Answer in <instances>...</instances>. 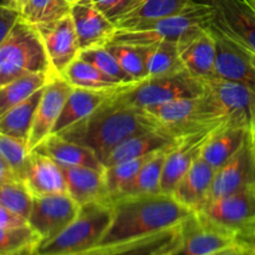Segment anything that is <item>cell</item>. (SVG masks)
<instances>
[{
    "label": "cell",
    "instance_id": "603a6c76",
    "mask_svg": "<svg viewBox=\"0 0 255 255\" xmlns=\"http://www.w3.org/2000/svg\"><path fill=\"white\" fill-rule=\"evenodd\" d=\"M177 141L178 138L172 136L161 127L133 134L129 138L125 139L110 153V156L105 161V168L112 164L120 163V162L141 158V157L149 156L163 149L172 148L177 143Z\"/></svg>",
    "mask_w": 255,
    "mask_h": 255
},
{
    "label": "cell",
    "instance_id": "e0dca14e",
    "mask_svg": "<svg viewBox=\"0 0 255 255\" xmlns=\"http://www.w3.org/2000/svg\"><path fill=\"white\" fill-rule=\"evenodd\" d=\"M70 15L74 21L81 51L107 45L117 29L116 24L92 0H76L72 2L70 5Z\"/></svg>",
    "mask_w": 255,
    "mask_h": 255
},
{
    "label": "cell",
    "instance_id": "e575fe53",
    "mask_svg": "<svg viewBox=\"0 0 255 255\" xmlns=\"http://www.w3.org/2000/svg\"><path fill=\"white\" fill-rule=\"evenodd\" d=\"M193 1L194 0H143L141 5L117 26L129 24V22L158 19V17L177 14L189 6Z\"/></svg>",
    "mask_w": 255,
    "mask_h": 255
},
{
    "label": "cell",
    "instance_id": "bcb514c9",
    "mask_svg": "<svg viewBox=\"0 0 255 255\" xmlns=\"http://www.w3.org/2000/svg\"><path fill=\"white\" fill-rule=\"evenodd\" d=\"M9 255H40V253H39V248H30V249H25V251L17 252V253H12Z\"/></svg>",
    "mask_w": 255,
    "mask_h": 255
},
{
    "label": "cell",
    "instance_id": "44dd1931",
    "mask_svg": "<svg viewBox=\"0 0 255 255\" xmlns=\"http://www.w3.org/2000/svg\"><path fill=\"white\" fill-rule=\"evenodd\" d=\"M24 182L34 197L67 193V184L61 166L36 151L30 152Z\"/></svg>",
    "mask_w": 255,
    "mask_h": 255
},
{
    "label": "cell",
    "instance_id": "30bf717a",
    "mask_svg": "<svg viewBox=\"0 0 255 255\" xmlns=\"http://www.w3.org/2000/svg\"><path fill=\"white\" fill-rule=\"evenodd\" d=\"M239 239L202 214L193 212L178 227V242L167 255H209Z\"/></svg>",
    "mask_w": 255,
    "mask_h": 255
},
{
    "label": "cell",
    "instance_id": "5b68a950",
    "mask_svg": "<svg viewBox=\"0 0 255 255\" xmlns=\"http://www.w3.org/2000/svg\"><path fill=\"white\" fill-rule=\"evenodd\" d=\"M114 218L110 201L91 202L80 207L75 221L56 238L40 244V255H75L100 244Z\"/></svg>",
    "mask_w": 255,
    "mask_h": 255
},
{
    "label": "cell",
    "instance_id": "484cf974",
    "mask_svg": "<svg viewBox=\"0 0 255 255\" xmlns=\"http://www.w3.org/2000/svg\"><path fill=\"white\" fill-rule=\"evenodd\" d=\"M116 90H91L74 87L67 97L61 115L57 119L52 133H60L77 122L82 121L101 106Z\"/></svg>",
    "mask_w": 255,
    "mask_h": 255
},
{
    "label": "cell",
    "instance_id": "d590c367",
    "mask_svg": "<svg viewBox=\"0 0 255 255\" xmlns=\"http://www.w3.org/2000/svg\"><path fill=\"white\" fill-rule=\"evenodd\" d=\"M34 196L24 181H10L0 183V207L21 214L29 219Z\"/></svg>",
    "mask_w": 255,
    "mask_h": 255
},
{
    "label": "cell",
    "instance_id": "2e32d148",
    "mask_svg": "<svg viewBox=\"0 0 255 255\" xmlns=\"http://www.w3.org/2000/svg\"><path fill=\"white\" fill-rule=\"evenodd\" d=\"M72 90L74 86L61 75H54L49 84L45 86L27 143L30 152L50 134H52L57 119L61 115L65 102Z\"/></svg>",
    "mask_w": 255,
    "mask_h": 255
},
{
    "label": "cell",
    "instance_id": "ba28073f",
    "mask_svg": "<svg viewBox=\"0 0 255 255\" xmlns=\"http://www.w3.org/2000/svg\"><path fill=\"white\" fill-rule=\"evenodd\" d=\"M197 213L231 232L239 241L255 236V184L209 201Z\"/></svg>",
    "mask_w": 255,
    "mask_h": 255
},
{
    "label": "cell",
    "instance_id": "83f0119b",
    "mask_svg": "<svg viewBox=\"0 0 255 255\" xmlns=\"http://www.w3.org/2000/svg\"><path fill=\"white\" fill-rule=\"evenodd\" d=\"M44 89L0 115V133L12 137L25 144L29 143L32 124Z\"/></svg>",
    "mask_w": 255,
    "mask_h": 255
},
{
    "label": "cell",
    "instance_id": "3957f363",
    "mask_svg": "<svg viewBox=\"0 0 255 255\" xmlns=\"http://www.w3.org/2000/svg\"><path fill=\"white\" fill-rule=\"evenodd\" d=\"M213 17L209 5L194 0L177 14L120 25L110 42L134 46H151L164 40L178 42L187 34L211 27Z\"/></svg>",
    "mask_w": 255,
    "mask_h": 255
},
{
    "label": "cell",
    "instance_id": "9c48e42d",
    "mask_svg": "<svg viewBox=\"0 0 255 255\" xmlns=\"http://www.w3.org/2000/svg\"><path fill=\"white\" fill-rule=\"evenodd\" d=\"M202 81L203 95L222 119L236 126L255 127V90L216 76Z\"/></svg>",
    "mask_w": 255,
    "mask_h": 255
},
{
    "label": "cell",
    "instance_id": "836d02e7",
    "mask_svg": "<svg viewBox=\"0 0 255 255\" xmlns=\"http://www.w3.org/2000/svg\"><path fill=\"white\" fill-rule=\"evenodd\" d=\"M151 156L152 154L141 157V158L120 162V163L112 164V166L105 168V181H106V188L110 201H112L122 193L127 184L136 177L144 162Z\"/></svg>",
    "mask_w": 255,
    "mask_h": 255
},
{
    "label": "cell",
    "instance_id": "4316f807",
    "mask_svg": "<svg viewBox=\"0 0 255 255\" xmlns=\"http://www.w3.org/2000/svg\"><path fill=\"white\" fill-rule=\"evenodd\" d=\"M249 129L226 122L211 134L204 144L202 157L214 168L219 169L239 151Z\"/></svg>",
    "mask_w": 255,
    "mask_h": 255
},
{
    "label": "cell",
    "instance_id": "f35d334b",
    "mask_svg": "<svg viewBox=\"0 0 255 255\" xmlns=\"http://www.w3.org/2000/svg\"><path fill=\"white\" fill-rule=\"evenodd\" d=\"M29 157L30 149L27 144L0 133V162L6 164L21 181H24Z\"/></svg>",
    "mask_w": 255,
    "mask_h": 255
},
{
    "label": "cell",
    "instance_id": "d4e9b609",
    "mask_svg": "<svg viewBox=\"0 0 255 255\" xmlns=\"http://www.w3.org/2000/svg\"><path fill=\"white\" fill-rule=\"evenodd\" d=\"M61 168L66 179L67 193L80 207L91 202L110 201L105 181V171H99L90 167Z\"/></svg>",
    "mask_w": 255,
    "mask_h": 255
},
{
    "label": "cell",
    "instance_id": "d6986e66",
    "mask_svg": "<svg viewBox=\"0 0 255 255\" xmlns=\"http://www.w3.org/2000/svg\"><path fill=\"white\" fill-rule=\"evenodd\" d=\"M178 51L184 70L199 80L214 77L216 39L211 27L187 34L178 41Z\"/></svg>",
    "mask_w": 255,
    "mask_h": 255
},
{
    "label": "cell",
    "instance_id": "ee69618b",
    "mask_svg": "<svg viewBox=\"0 0 255 255\" xmlns=\"http://www.w3.org/2000/svg\"><path fill=\"white\" fill-rule=\"evenodd\" d=\"M209 255H255V247L248 242L238 241Z\"/></svg>",
    "mask_w": 255,
    "mask_h": 255
},
{
    "label": "cell",
    "instance_id": "7dc6e473",
    "mask_svg": "<svg viewBox=\"0 0 255 255\" xmlns=\"http://www.w3.org/2000/svg\"><path fill=\"white\" fill-rule=\"evenodd\" d=\"M248 243H251V244H252V246H254V247H255V236L253 237V238H252V239H251V241H249V242H248Z\"/></svg>",
    "mask_w": 255,
    "mask_h": 255
},
{
    "label": "cell",
    "instance_id": "ffe728a7",
    "mask_svg": "<svg viewBox=\"0 0 255 255\" xmlns=\"http://www.w3.org/2000/svg\"><path fill=\"white\" fill-rule=\"evenodd\" d=\"M216 172L201 156L182 177L172 196L192 212H199L211 201Z\"/></svg>",
    "mask_w": 255,
    "mask_h": 255
},
{
    "label": "cell",
    "instance_id": "f6af8a7d",
    "mask_svg": "<svg viewBox=\"0 0 255 255\" xmlns=\"http://www.w3.org/2000/svg\"><path fill=\"white\" fill-rule=\"evenodd\" d=\"M27 4H29V0H1V5L16 9L21 12H24Z\"/></svg>",
    "mask_w": 255,
    "mask_h": 255
},
{
    "label": "cell",
    "instance_id": "cb8c5ba5",
    "mask_svg": "<svg viewBox=\"0 0 255 255\" xmlns=\"http://www.w3.org/2000/svg\"><path fill=\"white\" fill-rule=\"evenodd\" d=\"M32 151L50 157L61 167H90L99 171H105L104 163L91 149L69 141L56 133L50 134Z\"/></svg>",
    "mask_w": 255,
    "mask_h": 255
},
{
    "label": "cell",
    "instance_id": "52a82bcc",
    "mask_svg": "<svg viewBox=\"0 0 255 255\" xmlns=\"http://www.w3.org/2000/svg\"><path fill=\"white\" fill-rule=\"evenodd\" d=\"M159 127L176 138L214 128L226 124L203 94L198 97L178 99L146 110Z\"/></svg>",
    "mask_w": 255,
    "mask_h": 255
},
{
    "label": "cell",
    "instance_id": "277c9868",
    "mask_svg": "<svg viewBox=\"0 0 255 255\" xmlns=\"http://www.w3.org/2000/svg\"><path fill=\"white\" fill-rule=\"evenodd\" d=\"M36 72L54 74L37 26L22 16L0 41V86Z\"/></svg>",
    "mask_w": 255,
    "mask_h": 255
},
{
    "label": "cell",
    "instance_id": "8fae6325",
    "mask_svg": "<svg viewBox=\"0 0 255 255\" xmlns=\"http://www.w3.org/2000/svg\"><path fill=\"white\" fill-rule=\"evenodd\" d=\"M214 11L213 25L255 55V0H196Z\"/></svg>",
    "mask_w": 255,
    "mask_h": 255
},
{
    "label": "cell",
    "instance_id": "8d00e7d4",
    "mask_svg": "<svg viewBox=\"0 0 255 255\" xmlns=\"http://www.w3.org/2000/svg\"><path fill=\"white\" fill-rule=\"evenodd\" d=\"M41 237L31 226L0 229V255H9L30 248H39Z\"/></svg>",
    "mask_w": 255,
    "mask_h": 255
},
{
    "label": "cell",
    "instance_id": "681fc988",
    "mask_svg": "<svg viewBox=\"0 0 255 255\" xmlns=\"http://www.w3.org/2000/svg\"><path fill=\"white\" fill-rule=\"evenodd\" d=\"M253 57H254V62H255V55L253 54Z\"/></svg>",
    "mask_w": 255,
    "mask_h": 255
},
{
    "label": "cell",
    "instance_id": "ac0fdd59",
    "mask_svg": "<svg viewBox=\"0 0 255 255\" xmlns=\"http://www.w3.org/2000/svg\"><path fill=\"white\" fill-rule=\"evenodd\" d=\"M218 127L187 134L178 138L177 143L167 153L166 162H164L161 183V189L163 193L173 194L178 182L191 168L192 164L202 156L204 144Z\"/></svg>",
    "mask_w": 255,
    "mask_h": 255
},
{
    "label": "cell",
    "instance_id": "b9f144b4",
    "mask_svg": "<svg viewBox=\"0 0 255 255\" xmlns=\"http://www.w3.org/2000/svg\"><path fill=\"white\" fill-rule=\"evenodd\" d=\"M21 17L22 12L19 10L0 5V41L7 36Z\"/></svg>",
    "mask_w": 255,
    "mask_h": 255
},
{
    "label": "cell",
    "instance_id": "4fadbf2b",
    "mask_svg": "<svg viewBox=\"0 0 255 255\" xmlns=\"http://www.w3.org/2000/svg\"><path fill=\"white\" fill-rule=\"evenodd\" d=\"M216 39V69L214 76L239 82L255 90V62L253 54L211 25Z\"/></svg>",
    "mask_w": 255,
    "mask_h": 255
},
{
    "label": "cell",
    "instance_id": "9a60e30c",
    "mask_svg": "<svg viewBox=\"0 0 255 255\" xmlns=\"http://www.w3.org/2000/svg\"><path fill=\"white\" fill-rule=\"evenodd\" d=\"M255 184V127L249 129L239 151L217 169L212 199L234 193Z\"/></svg>",
    "mask_w": 255,
    "mask_h": 255
},
{
    "label": "cell",
    "instance_id": "74e56055",
    "mask_svg": "<svg viewBox=\"0 0 255 255\" xmlns=\"http://www.w3.org/2000/svg\"><path fill=\"white\" fill-rule=\"evenodd\" d=\"M80 56L82 59L87 60L91 64H94L95 66L99 70H101L104 74H106L107 76H110L111 79H114L115 81H117L121 85H129L133 84L134 81L124 69L120 65V62L117 61L116 57L114 56L111 51L107 49V46H97V47H91V49L82 50L80 52Z\"/></svg>",
    "mask_w": 255,
    "mask_h": 255
},
{
    "label": "cell",
    "instance_id": "4dcf8cb0",
    "mask_svg": "<svg viewBox=\"0 0 255 255\" xmlns=\"http://www.w3.org/2000/svg\"><path fill=\"white\" fill-rule=\"evenodd\" d=\"M62 76L74 87L91 90H117L124 85L119 84L97 69L94 64L87 60L77 57L66 69Z\"/></svg>",
    "mask_w": 255,
    "mask_h": 255
},
{
    "label": "cell",
    "instance_id": "8992f818",
    "mask_svg": "<svg viewBox=\"0 0 255 255\" xmlns=\"http://www.w3.org/2000/svg\"><path fill=\"white\" fill-rule=\"evenodd\" d=\"M203 81L187 70L149 76L141 81L124 85L114 92L115 97L136 109L147 110L178 99L198 97L203 94Z\"/></svg>",
    "mask_w": 255,
    "mask_h": 255
},
{
    "label": "cell",
    "instance_id": "f1b7e54d",
    "mask_svg": "<svg viewBox=\"0 0 255 255\" xmlns=\"http://www.w3.org/2000/svg\"><path fill=\"white\" fill-rule=\"evenodd\" d=\"M54 75L56 74H50V72L26 74L0 86V115L31 97L39 90L44 89Z\"/></svg>",
    "mask_w": 255,
    "mask_h": 255
},
{
    "label": "cell",
    "instance_id": "f546056e",
    "mask_svg": "<svg viewBox=\"0 0 255 255\" xmlns=\"http://www.w3.org/2000/svg\"><path fill=\"white\" fill-rule=\"evenodd\" d=\"M168 149L156 152L143 163L138 173L127 184L121 196H139V194L161 193L162 176H163L164 162H166ZM117 198V197H116Z\"/></svg>",
    "mask_w": 255,
    "mask_h": 255
},
{
    "label": "cell",
    "instance_id": "c3c4849f",
    "mask_svg": "<svg viewBox=\"0 0 255 255\" xmlns=\"http://www.w3.org/2000/svg\"><path fill=\"white\" fill-rule=\"evenodd\" d=\"M64 1L67 2V4H69V5H71L72 2H75V1H76V0H64Z\"/></svg>",
    "mask_w": 255,
    "mask_h": 255
},
{
    "label": "cell",
    "instance_id": "7a4b0ae2",
    "mask_svg": "<svg viewBox=\"0 0 255 255\" xmlns=\"http://www.w3.org/2000/svg\"><path fill=\"white\" fill-rule=\"evenodd\" d=\"M114 218L99 246H112L178 227L193 212L172 194L121 196L112 199Z\"/></svg>",
    "mask_w": 255,
    "mask_h": 255
},
{
    "label": "cell",
    "instance_id": "1f68e13d",
    "mask_svg": "<svg viewBox=\"0 0 255 255\" xmlns=\"http://www.w3.org/2000/svg\"><path fill=\"white\" fill-rule=\"evenodd\" d=\"M146 47L147 77L158 76L183 70L178 51V42L164 40Z\"/></svg>",
    "mask_w": 255,
    "mask_h": 255
},
{
    "label": "cell",
    "instance_id": "7402d4cb",
    "mask_svg": "<svg viewBox=\"0 0 255 255\" xmlns=\"http://www.w3.org/2000/svg\"><path fill=\"white\" fill-rule=\"evenodd\" d=\"M178 227L134 241L112 246H97L75 255H167L177 246Z\"/></svg>",
    "mask_w": 255,
    "mask_h": 255
},
{
    "label": "cell",
    "instance_id": "6da1fadb",
    "mask_svg": "<svg viewBox=\"0 0 255 255\" xmlns=\"http://www.w3.org/2000/svg\"><path fill=\"white\" fill-rule=\"evenodd\" d=\"M156 128L158 122L146 110L125 104L112 94L90 116L56 134L90 148L105 166L110 153L125 139Z\"/></svg>",
    "mask_w": 255,
    "mask_h": 255
},
{
    "label": "cell",
    "instance_id": "d6a6232c",
    "mask_svg": "<svg viewBox=\"0 0 255 255\" xmlns=\"http://www.w3.org/2000/svg\"><path fill=\"white\" fill-rule=\"evenodd\" d=\"M106 46L114 54V56L116 57V60L120 62L122 69L134 81L137 82L146 79V47L127 44H117V42H109Z\"/></svg>",
    "mask_w": 255,
    "mask_h": 255
},
{
    "label": "cell",
    "instance_id": "5bb4252c",
    "mask_svg": "<svg viewBox=\"0 0 255 255\" xmlns=\"http://www.w3.org/2000/svg\"><path fill=\"white\" fill-rule=\"evenodd\" d=\"M35 25L42 37L52 71L62 76L81 52L71 15H65L60 19Z\"/></svg>",
    "mask_w": 255,
    "mask_h": 255
},
{
    "label": "cell",
    "instance_id": "7bdbcfd3",
    "mask_svg": "<svg viewBox=\"0 0 255 255\" xmlns=\"http://www.w3.org/2000/svg\"><path fill=\"white\" fill-rule=\"evenodd\" d=\"M26 224H29V219L22 217L21 214L0 207V229L16 228V227L26 226Z\"/></svg>",
    "mask_w": 255,
    "mask_h": 255
},
{
    "label": "cell",
    "instance_id": "7c38bea8",
    "mask_svg": "<svg viewBox=\"0 0 255 255\" xmlns=\"http://www.w3.org/2000/svg\"><path fill=\"white\" fill-rule=\"evenodd\" d=\"M80 211V206L69 193L34 197L29 223L41 237L42 243L52 241L65 231Z\"/></svg>",
    "mask_w": 255,
    "mask_h": 255
},
{
    "label": "cell",
    "instance_id": "60d3db41",
    "mask_svg": "<svg viewBox=\"0 0 255 255\" xmlns=\"http://www.w3.org/2000/svg\"><path fill=\"white\" fill-rule=\"evenodd\" d=\"M92 1L117 26L132 11H134L143 0H92Z\"/></svg>",
    "mask_w": 255,
    "mask_h": 255
},
{
    "label": "cell",
    "instance_id": "ab89813d",
    "mask_svg": "<svg viewBox=\"0 0 255 255\" xmlns=\"http://www.w3.org/2000/svg\"><path fill=\"white\" fill-rule=\"evenodd\" d=\"M69 14L70 5L64 0H29L22 16L32 24H41Z\"/></svg>",
    "mask_w": 255,
    "mask_h": 255
}]
</instances>
